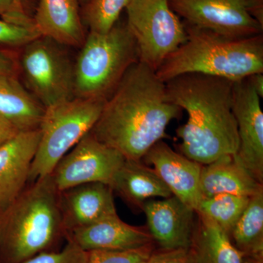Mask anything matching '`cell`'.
Listing matches in <instances>:
<instances>
[{
    "label": "cell",
    "instance_id": "cell-16",
    "mask_svg": "<svg viewBox=\"0 0 263 263\" xmlns=\"http://www.w3.org/2000/svg\"><path fill=\"white\" fill-rule=\"evenodd\" d=\"M66 236L85 252L131 250L153 243L148 230L127 224L117 214L69 232Z\"/></svg>",
    "mask_w": 263,
    "mask_h": 263
},
{
    "label": "cell",
    "instance_id": "cell-10",
    "mask_svg": "<svg viewBox=\"0 0 263 263\" xmlns=\"http://www.w3.org/2000/svg\"><path fill=\"white\" fill-rule=\"evenodd\" d=\"M125 160L89 132L59 161L51 176L59 192L84 183L109 185Z\"/></svg>",
    "mask_w": 263,
    "mask_h": 263
},
{
    "label": "cell",
    "instance_id": "cell-23",
    "mask_svg": "<svg viewBox=\"0 0 263 263\" xmlns=\"http://www.w3.org/2000/svg\"><path fill=\"white\" fill-rule=\"evenodd\" d=\"M250 197L231 194H219L202 197L196 214L209 218L230 235L248 205Z\"/></svg>",
    "mask_w": 263,
    "mask_h": 263
},
{
    "label": "cell",
    "instance_id": "cell-18",
    "mask_svg": "<svg viewBox=\"0 0 263 263\" xmlns=\"http://www.w3.org/2000/svg\"><path fill=\"white\" fill-rule=\"evenodd\" d=\"M200 193L202 197L231 194L251 197L262 193L259 183L235 155H226L202 165Z\"/></svg>",
    "mask_w": 263,
    "mask_h": 263
},
{
    "label": "cell",
    "instance_id": "cell-27",
    "mask_svg": "<svg viewBox=\"0 0 263 263\" xmlns=\"http://www.w3.org/2000/svg\"><path fill=\"white\" fill-rule=\"evenodd\" d=\"M88 252L67 238L65 247L60 251L41 252L21 263H86Z\"/></svg>",
    "mask_w": 263,
    "mask_h": 263
},
{
    "label": "cell",
    "instance_id": "cell-3",
    "mask_svg": "<svg viewBox=\"0 0 263 263\" xmlns=\"http://www.w3.org/2000/svg\"><path fill=\"white\" fill-rule=\"evenodd\" d=\"M186 42L156 71L166 83L183 74L198 73L238 81L263 73V34L232 38L183 22Z\"/></svg>",
    "mask_w": 263,
    "mask_h": 263
},
{
    "label": "cell",
    "instance_id": "cell-26",
    "mask_svg": "<svg viewBox=\"0 0 263 263\" xmlns=\"http://www.w3.org/2000/svg\"><path fill=\"white\" fill-rule=\"evenodd\" d=\"M41 37L34 26H24L0 20V47L23 48Z\"/></svg>",
    "mask_w": 263,
    "mask_h": 263
},
{
    "label": "cell",
    "instance_id": "cell-1",
    "mask_svg": "<svg viewBox=\"0 0 263 263\" xmlns=\"http://www.w3.org/2000/svg\"><path fill=\"white\" fill-rule=\"evenodd\" d=\"M181 111L167 98L165 83L155 71L138 62L105 100L90 133L127 160H141Z\"/></svg>",
    "mask_w": 263,
    "mask_h": 263
},
{
    "label": "cell",
    "instance_id": "cell-20",
    "mask_svg": "<svg viewBox=\"0 0 263 263\" xmlns=\"http://www.w3.org/2000/svg\"><path fill=\"white\" fill-rule=\"evenodd\" d=\"M44 107L15 75L0 74V116L21 131L39 129Z\"/></svg>",
    "mask_w": 263,
    "mask_h": 263
},
{
    "label": "cell",
    "instance_id": "cell-33",
    "mask_svg": "<svg viewBox=\"0 0 263 263\" xmlns=\"http://www.w3.org/2000/svg\"><path fill=\"white\" fill-rule=\"evenodd\" d=\"M23 1L24 0H13V2H14V4L16 5L17 7L22 8H24Z\"/></svg>",
    "mask_w": 263,
    "mask_h": 263
},
{
    "label": "cell",
    "instance_id": "cell-4",
    "mask_svg": "<svg viewBox=\"0 0 263 263\" xmlns=\"http://www.w3.org/2000/svg\"><path fill=\"white\" fill-rule=\"evenodd\" d=\"M63 235L60 192L51 175L31 182L0 211V251L8 263L50 251Z\"/></svg>",
    "mask_w": 263,
    "mask_h": 263
},
{
    "label": "cell",
    "instance_id": "cell-7",
    "mask_svg": "<svg viewBox=\"0 0 263 263\" xmlns=\"http://www.w3.org/2000/svg\"><path fill=\"white\" fill-rule=\"evenodd\" d=\"M126 11V23L136 41L139 62L155 72L186 42L184 24L168 0H133Z\"/></svg>",
    "mask_w": 263,
    "mask_h": 263
},
{
    "label": "cell",
    "instance_id": "cell-6",
    "mask_svg": "<svg viewBox=\"0 0 263 263\" xmlns=\"http://www.w3.org/2000/svg\"><path fill=\"white\" fill-rule=\"evenodd\" d=\"M105 100L74 98L45 109L29 183L51 174L59 161L91 130Z\"/></svg>",
    "mask_w": 263,
    "mask_h": 263
},
{
    "label": "cell",
    "instance_id": "cell-5",
    "mask_svg": "<svg viewBox=\"0 0 263 263\" xmlns=\"http://www.w3.org/2000/svg\"><path fill=\"white\" fill-rule=\"evenodd\" d=\"M138 62V47L126 22L118 21L107 32H89L74 65L76 98L107 100Z\"/></svg>",
    "mask_w": 263,
    "mask_h": 263
},
{
    "label": "cell",
    "instance_id": "cell-19",
    "mask_svg": "<svg viewBox=\"0 0 263 263\" xmlns=\"http://www.w3.org/2000/svg\"><path fill=\"white\" fill-rule=\"evenodd\" d=\"M109 186L124 201L140 209L150 199L173 195L155 170L141 160L126 159Z\"/></svg>",
    "mask_w": 263,
    "mask_h": 263
},
{
    "label": "cell",
    "instance_id": "cell-25",
    "mask_svg": "<svg viewBox=\"0 0 263 263\" xmlns=\"http://www.w3.org/2000/svg\"><path fill=\"white\" fill-rule=\"evenodd\" d=\"M87 252L86 263H143L153 253V247L152 243L131 250H95Z\"/></svg>",
    "mask_w": 263,
    "mask_h": 263
},
{
    "label": "cell",
    "instance_id": "cell-8",
    "mask_svg": "<svg viewBox=\"0 0 263 263\" xmlns=\"http://www.w3.org/2000/svg\"><path fill=\"white\" fill-rule=\"evenodd\" d=\"M60 46L41 36L24 46L21 53L27 89L45 109L76 98L74 65Z\"/></svg>",
    "mask_w": 263,
    "mask_h": 263
},
{
    "label": "cell",
    "instance_id": "cell-15",
    "mask_svg": "<svg viewBox=\"0 0 263 263\" xmlns=\"http://www.w3.org/2000/svg\"><path fill=\"white\" fill-rule=\"evenodd\" d=\"M40 129L22 131L0 146V211L14 201L29 182Z\"/></svg>",
    "mask_w": 263,
    "mask_h": 263
},
{
    "label": "cell",
    "instance_id": "cell-34",
    "mask_svg": "<svg viewBox=\"0 0 263 263\" xmlns=\"http://www.w3.org/2000/svg\"><path fill=\"white\" fill-rule=\"evenodd\" d=\"M77 1L79 5H80V6H83V5H86V3H89L91 0H77Z\"/></svg>",
    "mask_w": 263,
    "mask_h": 263
},
{
    "label": "cell",
    "instance_id": "cell-11",
    "mask_svg": "<svg viewBox=\"0 0 263 263\" xmlns=\"http://www.w3.org/2000/svg\"><path fill=\"white\" fill-rule=\"evenodd\" d=\"M260 99L248 78L233 84V111L239 139L235 156L259 183H263V114Z\"/></svg>",
    "mask_w": 263,
    "mask_h": 263
},
{
    "label": "cell",
    "instance_id": "cell-28",
    "mask_svg": "<svg viewBox=\"0 0 263 263\" xmlns=\"http://www.w3.org/2000/svg\"><path fill=\"white\" fill-rule=\"evenodd\" d=\"M143 263H196L190 249L162 250L158 253H152Z\"/></svg>",
    "mask_w": 263,
    "mask_h": 263
},
{
    "label": "cell",
    "instance_id": "cell-14",
    "mask_svg": "<svg viewBox=\"0 0 263 263\" xmlns=\"http://www.w3.org/2000/svg\"><path fill=\"white\" fill-rule=\"evenodd\" d=\"M60 207L66 234L117 214L113 190L103 183H84L60 192Z\"/></svg>",
    "mask_w": 263,
    "mask_h": 263
},
{
    "label": "cell",
    "instance_id": "cell-32",
    "mask_svg": "<svg viewBox=\"0 0 263 263\" xmlns=\"http://www.w3.org/2000/svg\"><path fill=\"white\" fill-rule=\"evenodd\" d=\"M251 84L252 85L259 98H263V73H255L248 77Z\"/></svg>",
    "mask_w": 263,
    "mask_h": 263
},
{
    "label": "cell",
    "instance_id": "cell-22",
    "mask_svg": "<svg viewBox=\"0 0 263 263\" xmlns=\"http://www.w3.org/2000/svg\"><path fill=\"white\" fill-rule=\"evenodd\" d=\"M230 238L243 255L262 259L263 254V192L250 197V200Z\"/></svg>",
    "mask_w": 263,
    "mask_h": 263
},
{
    "label": "cell",
    "instance_id": "cell-29",
    "mask_svg": "<svg viewBox=\"0 0 263 263\" xmlns=\"http://www.w3.org/2000/svg\"><path fill=\"white\" fill-rule=\"evenodd\" d=\"M0 15L12 23L25 26L32 24V18L27 14L24 8L17 7L13 0H0Z\"/></svg>",
    "mask_w": 263,
    "mask_h": 263
},
{
    "label": "cell",
    "instance_id": "cell-2",
    "mask_svg": "<svg viewBox=\"0 0 263 263\" xmlns=\"http://www.w3.org/2000/svg\"><path fill=\"white\" fill-rule=\"evenodd\" d=\"M234 82L198 73L183 74L165 83L170 101L187 113L178 128L181 154L207 164L226 155H235L239 146L233 111Z\"/></svg>",
    "mask_w": 263,
    "mask_h": 263
},
{
    "label": "cell",
    "instance_id": "cell-17",
    "mask_svg": "<svg viewBox=\"0 0 263 263\" xmlns=\"http://www.w3.org/2000/svg\"><path fill=\"white\" fill-rule=\"evenodd\" d=\"M41 37L61 46L81 47L86 34L77 0H39L32 17Z\"/></svg>",
    "mask_w": 263,
    "mask_h": 263
},
{
    "label": "cell",
    "instance_id": "cell-13",
    "mask_svg": "<svg viewBox=\"0 0 263 263\" xmlns=\"http://www.w3.org/2000/svg\"><path fill=\"white\" fill-rule=\"evenodd\" d=\"M170 189L173 195L196 212L202 197L200 193L202 164L173 150L160 141L143 157Z\"/></svg>",
    "mask_w": 263,
    "mask_h": 263
},
{
    "label": "cell",
    "instance_id": "cell-9",
    "mask_svg": "<svg viewBox=\"0 0 263 263\" xmlns=\"http://www.w3.org/2000/svg\"><path fill=\"white\" fill-rule=\"evenodd\" d=\"M185 23L223 36L245 38L262 34L263 0H168Z\"/></svg>",
    "mask_w": 263,
    "mask_h": 263
},
{
    "label": "cell",
    "instance_id": "cell-21",
    "mask_svg": "<svg viewBox=\"0 0 263 263\" xmlns=\"http://www.w3.org/2000/svg\"><path fill=\"white\" fill-rule=\"evenodd\" d=\"M191 250L196 263H243L245 255L230 235L205 216L197 214Z\"/></svg>",
    "mask_w": 263,
    "mask_h": 263
},
{
    "label": "cell",
    "instance_id": "cell-30",
    "mask_svg": "<svg viewBox=\"0 0 263 263\" xmlns=\"http://www.w3.org/2000/svg\"><path fill=\"white\" fill-rule=\"evenodd\" d=\"M20 132L22 131L15 127L14 124L0 116V146L10 141Z\"/></svg>",
    "mask_w": 263,
    "mask_h": 263
},
{
    "label": "cell",
    "instance_id": "cell-31",
    "mask_svg": "<svg viewBox=\"0 0 263 263\" xmlns=\"http://www.w3.org/2000/svg\"><path fill=\"white\" fill-rule=\"evenodd\" d=\"M17 70L16 61L8 52L0 49V74L15 75Z\"/></svg>",
    "mask_w": 263,
    "mask_h": 263
},
{
    "label": "cell",
    "instance_id": "cell-12",
    "mask_svg": "<svg viewBox=\"0 0 263 263\" xmlns=\"http://www.w3.org/2000/svg\"><path fill=\"white\" fill-rule=\"evenodd\" d=\"M141 209L153 241L162 250L191 249L196 213L193 209L174 195L147 200Z\"/></svg>",
    "mask_w": 263,
    "mask_h": 263
},
{
    "label": "cell",
    "instance_id": "cell-24",
    "mask_svg": "<svg viewBox=\"0 0 263 263\" xmlns=\"http://www.w3.org/2000/svg\"><path fill=\"white\" fill-rule=\"evenodd\" d=\"M133 0H91L81 6V15L89 32H108Z\"/></svg>",
    "mask_w": 263,
    "mask_h": 263
}]
</instances>
